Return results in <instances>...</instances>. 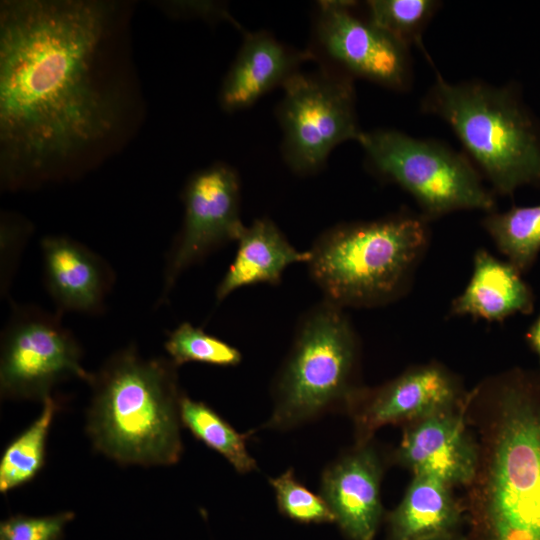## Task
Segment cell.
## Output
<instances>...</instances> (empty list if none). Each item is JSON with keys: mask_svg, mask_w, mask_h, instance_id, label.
<instances>
[{"mask_svg": "<svg viewBox=\"0 0 540 540\" xmlns=\"http://www.w3.org/2000/svg\"><path fill=\"white\" fill-rule=\"evenodd\" d=\"M478 446L468 540H540V373L512 369L466 392Z\"/></svg>", "mask_w": 540, "mask_h": 540, "instance_id": "2", "label": "cell"}, {"mask_svg": "<svg viewBox=\"0 0 540 540\" xmlns=\"http://www.w3.org/2000/svg\"><path fill=\"white\" fill-rule=\"evenodd\" d=\"M365 164L380 179L408 192L430 220L460 210L494 211V194L470 159L447 145L393 129L363 131Z\"/></svg>", "mask_w": 540, "mask_h": 540, "instance_id": "7", "label": "cell"}, {"mask_svg": "<svg viewBox=\"0 0 540 540\" xmlns=\"http://www.w3.org/2000/svg\"><path fill=\"white\" fill-rule=\"evenodd\" d=\"M393 459L413 475H430L452 487H467L475 476L478 446L466 419L464 400L458 407L405 424Z\"/></svg>", "mask_w": 540, "mask_h": 540, "instance_id": "13", "label": "cell"}, {"mask_svg": "<svg viewBox=\"0 0 540 540\" xmlns=\"http://www.w3.org/2000/svg\"><path fill=\"white\" fill-rule=\"evenodd\" d=\"M439 3L431 0H370L367 18L396 41L422 47L421 35Z\"/></svg>", "mask_w": 540, "mask_h": 540, "instance_id": "23", "label": "cell"}, {"mask_svg": "<svg viewBox=\"0 0 540 540\" xmlns=\"http://www.w3.org/2000/svg\"><path fill=\"white\" fill-rule=\"evenodd\" d=\"M243 33L219 92L221 108L227 112L246 109L274 88H282L304 62L312 60L307 49L286 45L268 31Z\"/></svg>", "mask_w": 540, "mask_h": 540, "instance_id": "16", "label": "cell"}, {"mask_svg": "<svg viewBox=\"0 0 540 540\" xmlns=\"http://www.w3.org/2000/svg\"><path fill=\"white\" fill-rule=\"evenodd\" d=\"M421 108L452 128L496 193L540 184V126L513 86L450 83L436 71Z\"/></svg>", "mask_w": 540, "mask_h": 540, "instance_id": "5", "label": "cell"}, {"mask_svg": "<svg viewBox=\"0 0 540 540\" xmlns=\"http://www.w3.org/2000/svg\"><path fill=\"white\" fill-rule=\"evenodd\" d=\"M452 486L424 474H415L400 503L387 517L391 540H429L458 532L464 504Z\"/></svg>", "mask_w": 540, "mask_h": 540, "instance_id": "19", "label": "cell"}, {"mask_svg": "<svg viewBox=\"0 0 540 540\" xmlns=\"http://www.w3.org/2000/svg\"><path fill=\"white\" fill-rule=\"evenodd\" d=\"M180 419L196 439L222 455L238 473L247 474L257 468L247 448L250 433H239L206 403L183 394Z\"/></svg>", "mask_w": 540, "mask_h": 540, "instance_id": "21", "label": "cell"}, {"mask_svg": "<svg viewBox=\"0 0 540 540\" xmlns=\"http://www.w3.org/2000/svg\"><path fill=\"white\" fill-rule=\"evenodd\" d=\"M117 14L108 1L1 2L3 189L68 176L120 131L126 95L110 58Z\"/></svg>", "mask_w": 540, "mask_h": 540, "instance_id": "1", "label": "cell"}, {"mask_svg": "<svg viewBox=\"0 0 540 540\" xmlns=\"http://www.w3.org/2000/svg\"><path fill=\"white\" fill-rule=\"evenodd\" d=\"M237 243L235 257L215 291L217 303L234 291L257 284H278L291 265L307 263L308 250L295 248L280 228L261 217L245 225Z\"/></svg>", "mask_w": 540, "mask_h": 540, "instance_id": "18", "label": "cell"}, {"mask_svg": "<svg viewBox=\"0 0 540 540\" xmlns=\"http://www.w3.org/2000/svg\"><path fill=\"white\" fill-rule=\"evenodd\" d=\"M429 239L422 214L339 223L316 238L306 265L324 299L343 309L379 307L407 293Z\"/></svg>", "mask_w": 540, "mask_h": 540, "instance_id": "4", "label": "cell"}, {"mask_svg": "<svg viewBox=\"0 0 540 540\" xmlns=\"http://www.w3.org/2000/svg\"><path fill=\"white\" fill-rule=\"evenodd\" d=\"M521 274L508 261L478 249L470 280L452 301L450 314L502 322L518 313H532L535 296Z\"/></svg>", "mask_w": 540, "mask_h": 540, "instance_id": "17", "label": "cell"}, {"mask_svg": "<svg viewBox=\"0 0 540 540\" xmlns=\"http://www.w3.org/2000/svg\"><path fill=\"white\" fill-rule=\"evenodd\" d=\"M86 433L96 451L122 465L169 466L182 455L177 366L144 358L133 345L113 353L88 383Z\"/></svg>", "mask_w": 540, "mask_h": 540, "instance_id": "3", "label": "cell"}, {"mask_svg": "<svg viewBox=\"0 0 540 540\" xmlns=\"http://www.w3.org/2000/svg\"><path fill=\"white\" fill-rule=\"evenodd\" d=\"M60 407L52 395L46 397L39 416L6 446L0 459L1 493L29 483L42 470L49 429Z\"/></svg>", "mask_w": 540, "mask_h": 540, "instance_id": "20", "label": "cell"}, {"mask_svg": "<svg viewBox=\"0 0 540 540\" xmlns=\"http://www.w3.org/2000/svg\"><path fill=\"white\" fill-rule=\"evenodd\" d=\"M164 348L177 367L189 362L230 367L242 361L236 347L189 322L179 324L168 333Z\"/></svg>", "mask_w": 540, "mask_h": 540, "instance_id": "24", "label": "cell"}, {"mask_svg": "<svg viewBox=\"0 0 540 540\" xmlns=\"http://www.w3.org/2000/svg\"><path fill=\"white\" fill-rule=\"evenodd\" d=\"M357 3L322 0L316 4L307 51L320 68L363 78L403 91L411 84L408 48L355 12Z\"/></svg>", "mask_w": 540, "mask_h": 540, "instance_id": "10", "label": "cell"}, {"mask_svg": "<svg viewBox=\"0 0 540 540\" xmlns=\"http://www.w3.org/2000/svg\"><path fill=\"white\" fill-rule=\"evenodd\" d=\"M182 200L184 218L166 254L160 303L186 270L221 246L236 242L245 227L240 217V178L228 164L214 163L193 173Z\"/></svg>", "mask_w": 540, "mask_h": 540, "instance_id": "11", "label": "cell"}, {"mask_svg": "<svg viewBox=\"0 0 540 540\" xmlns=\"http://www.w3.org/2000/svg\"><path fill=\"white\" fill-rule=\"evenodd\" d=\"M429 540H468V539H467V536H464V535H461L458 532H455V533H452V534H448V535H445V536H441V537H437V538H433V539H429Z\"/></svg>", "mask_w": 540, "mask_h": 540, "instance_id": "30", "label": "cell"}, {"mask_svg": "<svg viewBox=\"0 0 540 540\" xmlns=\"http://www.w3.org/2000/svg\"><path fill=\"white\" fill-rule=\"evenodd\" d=\"M72 511L46 516L14 514L0 522V540H62Z\"/></svg>", "mask_w": 540, "mask_h": 540, "instance_id": "26", "label": "cell"}, {"mask_svg": "<svg viewBox=\"0 0 540 540\" xmlns=\"http://www.w3.org/2000/svg\"><path fill=\"white\" fill-rule=\"evenodd\" d=\"M40 246L44 285L57 312L99 314L115 282L108 262L68 236H45Z\"/></svg>", "mask_w": 540, "mask_h": 540, "instance_id": "15", "label": "cell"}, {"mask_svg": "<svg viewBox=\"0 0 540 540\" xmlns=\"http://www.w3.org/2000/svg\"><path fill=\"white\" fill-rule=\"evenodd\" d=\"M482 226L519 272L525 273L532 267L540 253V204L489 212L482 219Z\"/></svg>", "mask_w": 540, "mask_h": 540, "instance_id": "22", "label": "cell"}, {"mask_svg": "<svg viewBox=\"0 0 540 540\" xmlns=\"http://www.w3.org/2000/svg\"><path fill=\"white\" fill-rule=\"evenodd\" d=\"M166 4L170 11L175 13L192 14L193 16L204 17L206 19H225L234 24L242 32L244 29L233 19L228 11L220 4L213 2H171Z\"/></svg>", "mask_w": 540, "mask_h": 540, "instance_id": "28", "label": "cell"}, {"mask_svg": "<svg viewBox=\"0 0 540 540\" xmlns=\"http://www.w3.org/2000/svg\"><path fill=\"white\" fill-rule=\"evenodd\" d=\"M61 314L14 304L1 335L0 394L4 399L43 401L69 378L89 383L82 349Z\"/></svg>", "mask_w": 540, "mask_h": 540, "instance_id": "9", "label": "cell"}, {"mask_svg": "<svg viewBox=\"0 0 540 540\" xmlns=\"http://www.w3.org/2000/svg\"><path fill=\"white\" fill-rule=\"evenodd\" d=\"M31 230L27 220L14 214H2L0 226L2 295L8 292L20 254Z\"/></svg>", "mask_w": 540, "mask_h": 540, "instance_id": "27", "label": "cell"}, {"mask_svg": "<svg viewBox=\"0 0 540 540\" xmlns=\"http://www.w3.org/2000/svg\"><path fill=\"white\" fill-rule=\"evenodd\" d=\"M465 395L458 378L438 363L411 367L381 386L362 388L348 410L356 443L369 442L385 425L407 424L458 407Z\"/></svg>", "mask_w": 540, "mask_h": 540, "instance_id": "12", "label": "cell"}, {"mask_svg": "<svg viewBox=\"0 0 540 540\" xmlns=\"http://www.w3.org/2000/svg\"><path fill=\"white\" fill-rule=\"evenodd\" d=\"M383 460L371 443L356 446L322 473L320 495L350 540H373L382 513Z\"/></svg>", "mask_w": 540, "mask_h": 540, "instance_id": "14", "label": "cell"}, {"mask_svg": "<svg viewBox=\"0 0 540 540\" xmlns=\"http://www.w3.org/2000/svg\"><path fill=\"white\" fill-rule=\"evenodd\" d=\"M277 106L286 165L300 176L321 170L339 144L358 141L354 79L326 69L297 72L282 86Z\"/></svg>", "mask_w": 540, "mask_h": 540, "instance_id": "8", "label": "cell"}, {"mask_svg": "<svg viewBox=\"0 0 540 540\" xmlns=\"http://www.w3.org/2000/svg\"><path fill=\"white\" fill-rule=\"evenodd\" d=\"M269 483L275 492L278 509L286 517L300 523H332L334 515L319 494L300 483L289 468Z\"/></svg>", "mask_w": 540, "mask_h": 540, "instance_id": "25", "label": "cell"}, {"mask_svg": "<svg viewBox=\"0 0 540 540\" xmlns=\"http://www.w3.org/2000/svg\"><path fill=\"white\" fill-rule=\"evenodd\" d=\"M358 335L344 309L323 299L297 325L273 383V410L265 427L288 430L349 407L357 383Z\"/></svg>", "mask_w": 540, "mask_h": 540, "instance_id": "6", "label": "cell"}, {"mask_svg": "<svg viewBox=\"0 0 540 540\" xmlns=\"http://www.w3.org/2000/svg\"><path fill=\"white\" fill-rule=\"evenodd\" d=\"M526 341L530 348L536 353L540 363V314L526 333Z\"/></svg>", "mask_w": 540, "mask_h": 540, "instance_id": "29", "label": "cell"}]
</instances>
